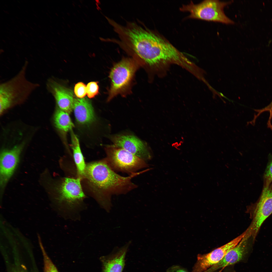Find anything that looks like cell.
<instances>
[{
  "instance_id": "4",
  "label": "cell",
  "mask_w": 272,
  "mask_h": 272,
  "mask_svg": "<svg viewBox=\"0 0 272 272\" xmlns=\"http://www.w3.org/2000/svg\"><path fill=\"white\" fill-rule=\"evenodd\" d=\"M232 2L207 0L195 4L191 1L188 4L182 5L180 9L181 11L189 13L187 18L233 24L234 21L225 15L224 11V8Z\"/></svg>"
},
{
  "instance_id": "9",
  "label": "cell",
  "mask_w": 272,
  "mask_h": 272,
  "mask_svg": "<svg viewBox=\"0 0 272 272\" xmlns=\"http://www.w3.org/2000/svg\"><path fill=\"white\" fill-rule=\"evenodd\" d=\"M22 145L16 146L10 150H5L0 156V186L4 188L13 175L19 163L22 149Z\"/></svg>"
},
{
  "instance_id": "19",
  "label": "cell",
  "mask_w": 272,
  "mask_h": 272,
  "mask_svg": "<svg viewBox=\"0 0 272 272\" xmlns=\"http://www.w3.org/2000/svg\"><path fill=\"white\" fill-rule=\"evenodd\" d=\"M87 94L90 98L94 97L99 93V86L97 83L91 82L89 83L86 86Z\"/></svg>"
},
{
  "instance_id": "8",
  "label": "cell",
  "mask_w": 272,
  "mask_h": 272,
  "mask_svg": "<svg viewBox=\"0 0 272 272\" xmlns=\"http://www.w3.org/2000/svg\"><path fill=\"white\" fill-rule=\"evenodd\" d=\"M244 232L230 242L205 254H198L191 272H205L220 261L227 253L236 246L245 234Z\"/></svg>"
},
{
  "instance_id": "13",
  "label": "cell",
  "mask_w": 272,
  "mask_h": 272,
  "mask_svg": "<svg viewBox=\"0 0 272 272\" xmlns=\"http://www.w3.org/2000/svg\"><path fill=\"white\" fill-rule=\"evenodd\" d=\"M244 237L235 247L229 251L219 262L205 272H213L226 266L234 264L241 260L247 253V240Z\"/></svg>"
},
{
  "instance_id": "11",
  "label": "cell",
  "mask_w": 272,
  "mask_h": 272,
  "mask_svg": "<svg viewBox=\"0 0 272 272\" xmlns=\"http://www.w3.org/2000/svg\"><path fill=\"white\" fill-rule=\"evenodd\" d=\"M46 87L54 97L60 109L67 113L72 111L75 98L71 90L63 86L52 78L47 80Z\"/></svg>"
},
{
  "instance_id": "1",
  "label": "cell",
  "mask_w": 272,
  "mask_h": 272,
  "mask_svg": "<svg viewBox=\"0 0 272 272\" xmlns=\"http://www.w3.org/2000/svg\"><path fill=\"white\" fill-rule=\"evenodd\" d=\"M144 173L143 171L123 177L115 173L104 159L86 164L82 179H84L99 204L106 208L110 204L113 194H125L137 186L132 179Z\"/></svg>"
},
{
  "instance_id": "20",
  "label": "cell",
  "mask_w": 272,
  "mask_h": 272,
  "mask_svg": "<svg viewBox=\"0 0 272 272\" xmlns=\"http://www.w3.org/2000/svg\"><path fill=\"white\" fill-rule=\"evenodd\" d=\"M74 92L76 96L79 98H82L87 94L86 86L83 83L80 82L75 86Z\"/></svg>"
},
{
  "instance_id": "7",
  "label": "cell",
  "mask_w": 272,
  "mask_h": 272,
  "mask_svg": "<svg viewBox=\"0 0 272 272\" xmlns=\"http://www.w3.org/2000/svg\"><path fill=\"white\" fill-rule=\"evenodd\" d=\"M272 213V183L263 185L259 199L254 206L252 222L245 231L248 237L255 238L263 222Z\"/></svg>"
},
{
  "instance_id": "6",
  "label": "cell",
  "mask_w": 272,
  "mask_h": 272,
  "mask_svg": "<svg viewBox=\"0 0 272 272\" xmlns=\"http://www.w3.org/2000/svg\"><path fill=\"white\" fill-rule=\"evenodd\" d=\"M105 149L107 156L104 159L114 171L131 174L147 166L145 161L122 148L113 145Z\"/></svg>"
},
{
  "instance_id": "5",
  "label": "cell",
  "mask_w": 272,
  "mask_h": 272,
  "mask_svg": "<svg viewBox=\"0 0 272 272\" xmlns=\"http://www.w3.org/2000/svg\"><path fill=\"white\" fill-rule=\"evenodd\" d=\"M138 67L137 62L130 58H123L113 66L109 76L111 86L108 101L117 95L127 92Z\"/></svg>"
},
{
  "instance_id": "14",
  "label": "cell",
  "mask_w": 272,
  "mask_h": 272,
  "mask_svg": "<svg viewBox=\"0 0 272 272\" xmlns=\"http://www.w3.org/2000/svg\"><path fill=\"white\" fill-rule=\"evenodd\" d=\"M73 109L76 119L79 123L88 124L94 120L93 107L87 98H75Z\"/></svg>"
},
{
  "instance_id": "21",
  "label": "cell",
  "mask_w": 272,
  "mask_h": 272,
  "mask_svg": "<svg viewBox=\"0 0 272 272\" xmlns=\"http://www.w3.org/2000/svg\"><path fill=\"white\" fill-rule=\"evenodd\" d=\"M166 272H189L185 268L177 265H173L168 268Z\"/></svg>"
},
{
  "instance_id": "3",
  "label": "cell",
  "mask_w": 272,
  "mask_h": 272,
  "mask_svg": "<svg viewBox=\"0 0 272 272\" xmlns=\"http://www.w3.org/2000/svg\"><path fill=\"white\" fill-rule=\"evenodd\" d=\"M28 62L26 60L14 76L0 84V113L14 104L26 99L40 86L29 80L26 77Z\"/></svg>"
},
{
  "instance_id": "10",
  "label": "cell",
  "mask_w": 272,
  "mask_h": 272,
  "mask_svg": "<svg viewBox=\"0 0 272 272\" xmlns=\"http://www.w3.org/2000/svg\"><path fill=\"white\" fill-rule=\"evenodd\" d=\"M110 139L115 146L125 150L145 161L150 157L147 145L133 135H115L111 136Z\"/></svg>"
},
{
  "instance_id": "18",
  "label": "cell",
  "mask_w": 272,
  "mask_h": 272,
  "mask_svg": "<svg viewBox=\"0 0 272 272\" xmlns=\"http://www.w3.org/2000/svg\"><path fill=\"white\" fill-rule=\"evenodd\" d=\"M44 261V272H58L57 268L42 248Z\"/></svg>"
},
{
  "instance_id": "15",
  "label": "cell",
  "mask_w": 272,
  "mask_h": 272,
  "mask_svg": "<svg viewBox=\"0 0 272 272\" xmlns=\"http://www.w3.org/2000/svg\"><path fill=\"white\" fill-rule=\"evenodd\" d=\"M71 146L73 156L76 167L77 177L82 180L85 173L86 166L80 148L78 139L73 132L71 133Z\"/></svg>"
},
{
  "instance_id": "17",
  "label": "cell",
  "mask_w": 272,
  "mask_h": 272,
  "mask_svg": "<svg viewBox=\"0 0 272 272\" xmlns=\"http://www.w3.org/2000/svg\"><path fill=\"white\" fill-rule=\"evenodd\" d=\"M272 183V155H269L264 176V185Z\"/></svg>"
},
{
  "instance_id": "16",
  "label": "cell",
  "mask_w": 272,
  "mask_h": 272,
  "mask_svg": "<svg viewBox=\"0 0 272 272\" xmlns=\"http://www.w3.org/2000/svg\"><path fill=\"white\" fill-rule=\"evenodd\" d=\"M54 119L56 127L62 131L67 132L71 130L74 127L67 112L60 109L56 111Z\"/></svg>"
},
{
  "instance_id": "12",
  "label": "cell",
  "mask_w": 272,
  "mask_h": 272,
  "mask_svg": "<svg viewBox=\"0 0 272 272\" xmlns=\"http://www.w3.org/2000/svg\"><path fill=\"white\" fill-rule=\"evenodd\" d=\"M128 245L114 250L111 253L102 256L101 272H122L125 265V258Z\"/></svg>"
},
{
  "instance_id": "2",
  "label": "cell",
  "mask_w": 272,
  "mask_h": 272,
  "mask_svg": "<svg viewBox=\"0 0 272 272\" xmlns=\"http://www.w3.org/2000/svg\"><path fill=\"white\" fill-rule=\"evenodd\" d=\"M79 178L65 177L55 187L56 199L59 212L62 217L73 220L80 218L84 208L85 197Z\"/></svg>"
}]
</instances>
